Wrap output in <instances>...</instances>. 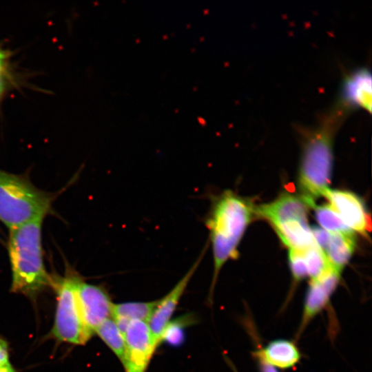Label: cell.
I'll return each instance as SVG.
<instances>
[{
  "mask_svg": "<svg viewBox=\"0 0 372 372\" xmlns=\"http://www.w3.org/2000/svg\"><path fill=\"white\" fill-rule=\"evenodd\" d=\"M314 207L316 220L323 229L330 233H354L329 204Z\"/></svg>",
  "mask_w": 372,
  "mask_h": 372,
  "instance_id": "e0dca14e",
  "label": "cell"
},
{
  "mask_svg": "<svg viewBox=\"0 0 372 372\" xmlns=\"http://www.w3.org/2000/svg\"><path fill=\"white\" fill-rule=\"evenodd\" d=\"M309 206L300 197L283 194L273 202L255 208V213L267 220L289 249L302 251L315 244L307 221Z\"/></svg>",
  "mask_w": 372,
  "mask_h": 372,
  "instance_id": "5b68a950",
  "label": "cell"
},
{
  "mask_svg": "<svg viewBox=\"0 0 372 372\" xmlns=\"http://www.w3.org/2000/svg\"><path fill=\"white\" fill-rule=\"evenodd\" d=\"M0 372H16L13 367L7 369H0Z\"/></svg>",
  "mask_w": 372,
  "mask_h": 372,
  "instance_id": "d4e9b609",
  "label": "cell"
},
{
  "mask_svg": "<svg viewBox=\"0 0 372 372\" xmlns=\"http://www.w3.org/2000/svg\"><path fill=\"white\" fill-rule=\"evenodd\" d=\"M252 355L257 361L260 372H279L277 369L269 364L262 358L257 347L256 350L252 352Z\"/></svg>",
  "mask_w": 372,
  "mask_h": 372,
  "instance_id": "7402d4cb",
  "label": "cell"
},
{
  "mask_svg": "<svg viewBox=\"0 0 372 372\" xmlns=\"http://www.w3.org/2000/svg\"><path fill=\"white\" fill-rule=\"evenodd\" d=\"M308 272V277L317 278L327 272L331 268L324 251L315 243L302 251Z\"/></svg>",
  "mask_w": 372,
  "mask_h": 372,
  "instance_id": "ac0fdd59",
  "label": "cell"
},
{
  "mask_svg": "<svg viewBox=\"0 0 372 372\" xmlns=\"http://www.w3.org/2000/svg\"><path fill=\"white\" fill-rule=\"evenodd\" d=\"M348 114L335 104L314 125L301 131L302 149L298 185L309 207L329 188L334 136Z\"/></svg>",
  "mask_w": 372,
  "mask_h": 372,
  "instance_id": "6da1fadb",
  "label": "cell"
},
{
  "mask_svg": "<svg viewBox=\"0 0 372 372\" xmlns=\"http://www.w3.org/2000/svg\"><path fill=\"white\" fill-rule=\"evenodd\" d=\"M102 341L123 362L125 355V340L114 320L111 317L105 320L95 331Z\"/></svg>",
  "mask_w": 372,
  "mask_h": 372,
  "instance_id": "2e32d148",
  "label": "cell"
},
{
  "mask_svg": "<svg viewBox=\"0 0 372 372\" xmlns=\"http://www.w3.org/2000/svg\"><path fill=\"white\" fill-rule=\"evenodd\" d=\"M254 213L255 207L249 200L230 190L212 200L205 220L214 262L209 296L211 302L219 272L227 261L236 258L238 254V244Z\"/></svg>",
  "mask_w": 372,
  "mask_h": 372,
  "instance_id": "7a4b0ae2",
  "label": "cell"
},
{
  "mask_svg": "<svg viewBox=\"0 0 372 372\" xmlns=\"http://www.w3.org/2000/svg\"><path fill=\"white\" fill-rule=\"evenodd\" d=\"M8 59V54L5 50L0 48V73H3L6 62Z\"/></svg>",
  "mask_w": 372,
  "mask_h": 372,
  "instance_id": "603a6c76",
  "label": "cell"
},
{
  "mask_svg": "<svg viewBox=\"0 0 372 372\" xmlns=\"http://www.w3.org/2000/svg\"><path fill=\"white\" fill-rule=\"evenodd\" d=\"M340 277V272L331 268L320 277L312 279L304 298L296 338H299L311 321L329 304Z\"/></svg>",
  "mask_w": 372,
  "mask_h": 372,
  "instance_id": "30bf717a",
  "label": "cell"
},
{
  "mask_svg": "<svg viewBox=\"0 0 372 372\" xmlns=\"http://www.w3.org/2000/svg\"><path fill=\"white\" fill-rule=\"evenodd\" d=\"M183 325L181 320L169 322L163 332L162 340H165L172 345L179 344L183 340Z\"/></svg>",
  "mask_w": 372,
  "mask_h": 372,
  "instance_id": "ffe728a7",
  "label": "cell"
},
{
  "mask_svg": "<svg viewBox=\"0 0 372 372\" xmlns=\"http://www.w3.org/2000/svg\"><path fill=\"white\" fill-rule=\"evenodd\" d=\"M257 347L262 358L277 369L292 368L301 359L300 349L293 341L289 340H273L264 347Z\"/></svg>",
  "mask_w": 372,
  "mask_h": 372,
  "instance_id": "4fadbf2b",
  "label": "cell"
},
{
  "mask_svg": "<svg viewBox=\"0 0 372 372\" xmlns=\"http://www.w3.org/2000/svg\"><path fill=\"white\" fill-rule=\"evenodd\" d=\"M7 88V81L3 73H0V100L3 97Z\"/></svg>",
  "mask_w": 372,
  "mask_h": 372,
  "instance_id": "cb8c5ba5",
  "label": "cell"
},
{
  "mask_svg": "<svg viewBox=\"0 0 372 372\" xmlns=\"http://www.w3.org/2000/svg\"><path fill=\"white\" fill-rule=\"evenodd\" d=\"M37 219L10 230L8 243L12 272L10 291L31 300L49 287L53 276L45 267L42 247V223Z\"/></svg>",
  "mask_w": 372,
  "mask_h": 372,
  "instance_id": "3957f363",
  "label": "cell"
},
{
  "mask_svg": "<svg viewBox=\"0 0 372 372\" xmlns=\"http://www.w3.org/2000/svg\"><path fill=\"white\" fill-rule=\"evenodd\" d=\"M158 303L159 300L113 304L112 318L116 323L123 325H126L132 320L148 322Z\"/></svg>",
  "mask_w": 372,
  "mask_h": 372,
  "instance_id": "9a60e30c",
  "label": "cell"
},
{
  "mask_svg": "<svg viewBox=\"0 0 372 372\" xmlns=\"http://www.w3.org/2000/svg\"><path fill=\"white\" fill-rule=\"evenodd\" d=\"M289 262L295 281L308 277V272L302 251L289 249Z\"/></svg>",
  "mask_w": 372,
  "mask_h": 372,
  "instance_id": "d6986e66",
  "label": "cell"
},
{
  "mask_svg": "<svg viewBox=\"0 0 372 372\" xmlns=\"http://www.w3.org/2000/svg\"><path fill=\"white\" fill-rule=\"evenodd\" d=\"M79 277L70 268L63 277H53L52 288L56 293V304L48 336L57 342L83 345L92 337L83 324L78 304L76 287Z\"/></svg>",
  "mask_w": 372,
  "mask_h": 372,
  "instance_id": "8992f818",
  "label": "cell"
},
{
  "mask_svg": "<svg viewBox=\"0 0 372 372\" xmlns=\"http://www.w3.org/2000/svg\"><path fill=\"white\" fill-rule=\"evenodd\" d=\"M52 197L23 176L0 169V221L10 230L43 219Z\"/></svg>",
  "mask_w": 372,
  "mask_h": 372,
  "instance_id": "277c9868",
  "label": "cell"
},
{
  "mask_svg": "<svg viewBox=\"0 0 372 372\" xmlns=\"http://www.w3.org/2000/svg\"><path fill=\"white\" fill-rule=\"evenodd\" d=\"M123 337L125 355L122 363L125 372H145L158 346L147 322L130 321L123 333Z\"/></svg>",
  "mask_w": 372,
  "mask_h": 372,
  "instance_id": "52a82bcc",
  "label": "cell"
},
{
  "mask_svg": "<svg viewBox=\"0 0 372 372\" xmlns=\"http://www.w3.org/2000/svg\"><path fill=\"white\" fill-rule=\"evenodd\" d=\"M371 71L366 66L354 68L344 76L335 104L348 114L355 109L371 112Z\"/></svg>",
  "mask_w": 372,
  "mask_h": 372,
  "instance_id": "9c48e42d",
  "label": "cell"
},
{
  "mask_svg": "<svg viewBox=\"0 0 372 372\" xmlns=\"http://www.w3.org/2000/svg\"><path fill=\"white\" fill-rule=\"evenodd\" d=\"M323 196L351 229L364 235L366 234L369 219L360 198L350 192L329 188L325 191Z\"/></svg>",
  "mask_w": 372,
  "mask_h": 372,
  "instance_id": "8fae6325",
  "label": "cell"
},
{
  "mask_svg": "<svg viewBox=\"0 0 372 372\" xmlns=\"http://www.w3.org/2000/svg\"><path fill=\"white\" fill-rule=\"evenodd\" d=\"M355 246L354 233H330L323 251L331 267L341 272L353 254Z\"/></svg>",
  "mask_w": 372,
  "mask_h": 372,
  "instance_id": "5bb4252c",
  "label": "cell"
},
{
  "mask_svg": "<svg viewBox=\"0 0 372 372\" xmlns=\"http://www.w3.org/2000/svg\"><path fill=\"white\" fill-rule=\"evenodd\" d=\"M201 259L202 256L200 255L174 288L165 296L159 299V303L147 322L157 345L162 341L163 332L169 323L172 316L185 289L197 270Z\"/></svg>",
  "mask_w": 372,
  "mask_h": 372,
  "instance_id": "7c38bea8",
  "label": "cell"
},
{
  "mask_svg": "<svg viewBox=\"0 0 372 372\" xmlns=\"http://www.w3.org/2000/svg\"><path fill=\"white\" fill-rule=\"evenodd\" d=\"M12 367L10 362V353L8 342L0 337V369Z\"/></svg>",
  "mask_w": 372,
  "mask_h": 372,
  "instance_id": "44dd1931",
  "label": "cell"
},
{
  "mask_svg": "<svg viewBox=\"0 0 372 372\" xmlns=\"http://www.w3.org/2000/svg\"><path fill=\"white\" fill-rule=\"evenodd\" d=\"M76 290L83 324L92 336L96 329L112 317L113 303L103 287L88 283L81 276L77 280Z\"/></svg>",
  "mask_w": 372,
  "mask_h": 372,
  "instance_id": "ba28073f",
  "label": "cell"
}]
</instances>
